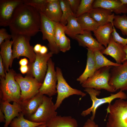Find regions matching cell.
Returning a JSON list of instances; mask_svg holds the SVG:
<instances>
[{
    "label": "cell",
    "instance_id": "obj_1",
    "mask_svg": "<svg viewBox=\"0 0 127 127\" xmlns=\"http://www.w3.org/2000/svg\"><path fill=\"white\" fill-rule=\"evenodd\" d=\"M40 12L23 3L16 8L8 26L11 34L31 37L40 31Z\"/></svg>",
    "mask_w": 127,
    "mask_h": 127
},
{
    "label": "cell",
    "instance_id": "obj_2",
    "mask_svg": "<svg viewBox=\"0 0 127 127\" xmlns=\"http://www.w3.org/2000/svg\"><path fill=\"white\" fill-rule=\"evenodd\" d=\"M5 78L0 77V101H7L9 102L20 103L21 101V90L15 79L16 73L13 69L5 71Z\"/></svg>",
    "mask_w": 127,
    "mask_h": 127
},
{
    "label": "cell",
    "instance_id": "obj_3",
    "mask_svg": "<svg viewBox=\"0 0 127 127\" xmlns=\"http://www.w3.org/2000/svg\"><path fill=\"white\" fill-rule=\"evenodd\" d=\"M107 121L105 127H127V101L119 99L106 109Z\"/></svg>",
    "mask_w": 127,
    "mask_h": 127
},
{
    "label": "cell",
    "instance_id": "obj_4",
    "mask_svg": "<svg viewBox=\"0 0 127 127\" xmlns=\"http://www.w3.org/2000/svg\"><path fill=\"white\" fill-rule=\"evenodd\" d=\"M84 91L89 95L92 102V104L90 107L82 111L81 115L85 117L90 114L92 112V115L90 119L93 120H94L95 118L97 109L101 105L107 103L110 104L112 101L116 99L124 100L127 99L126 94L121 90L116 94H111L109 96L101 98H98L97 97L99 95L101 92L100 90L92 88H86Z\"/></svg>",
    "mask_w": 127,
    "mask_h": 127
},
{
    "label": "cell",
    "instance_id": "obj_5",
    "mask_svg": "<svg viewBox=\"0 0 127 127\" xmlns=\"http://www.w3.org/2000/svg\"><path fill=\"white\" fill-rule=\"evenodd\" d=\"M13 41L12 53L14 59H19L24 56L28 58L29 63H32L35 60L36 54L33 47L30 44L31 37L27 36L11 34Z\"/></svg>",
    "mask_w": 127,
    "mask_h": 127
},
{
    "label": "cell",
    "instance_id": "obj_6",
    "mask_svg": "<svg viewBox=\"0 0 127 127\" xmlns=\"http://www.w3.org/2000/svg\"><path fill=\"white\" fill-rule=\"evenodd\" d=\"M112 67H105L96 70L92 76L81 84L82 87L99 90L103 89L111 92H115L109 84L110 70Z\"/></svg>",
    "mask_w": 127,
    "mask_h": 127
},
{
    "label": "cell",
    "instance_id": "obj_7",
    "mask_svg": "<svg viewBox=\"0 0 127 127\" xmlns=\"http://www.w3.org/2000/svg\"><path fill=\"white\" fill-rule=\"evenodd\" d=\"M15 79L20 88L21 102L29 99L39 93L42 84L34 77L27 75L24 77L20 74L16 73Z\"/></svg>",
    "mask_w": 127,
    "mask_h": 127
},
{
    "label": "cell",
    "instance_id": "obj_8",
    "mask_svg": "<svg viewBox=\"0 0 127 127\" xmlns=\"http://www.w3.org/2000/svg\"><path fill=\"white\" fill-rule=\"evenodd\" d=\"M56 71L57 78L56 90L57 95L54 105L56 110L60 107L65 99L70 96L75 95L84 97L86 95V93L81 90L73 88L69 85L64 78L60 68L56 67Z\"/></svg>",
    "mask_w": 127,
    "mask_h": 127
},
{
    "label": "cell",
    "instance_id": "obj_9",
    "mask_svg": "<svg viewBox=\"0 0 127 127\" xmlns=\"http://www.w3.org/2000/svg\"><path fill=\"white\" fill-rule=\"evenodd\" d=\"M35 53L36 57L34 62L28 64L29 69L27 75L32 76L42 83L47 72L48 61L53 54L51 51L45 54Z\"/></svg>",
    "mask_w": 127,
    "mask_h": 127
},
{
    "label": "cell",
    "instance_id": "obj_10",
    "mask_svg": "<svg viewBox=\"0 0 127 127\" xmlns=\"http://www.w3.org/2000/svg\"><path fill=\"white\" fill-rule=\"evenodd\" d=\"M52 99V97L44 95L42 103L28 119L35 122L46 123L57 115V113Z\"/></svg>",
    "mask_w": 127,
    "mask_h": 127
},
{
    "label": "cell",
    "instance_id": "obj_11",
    "mask_svg": "<svg viewBox=\"0 0 127 127\" xmlns=\"http://www.w3.org/2000/svg\"><path fill=\"white\" fill-rule=\"evenodd\" d=\"M109 84L115 91L119 89L127 91V60L119 66L112 67Z\"/></svg>",
    "mask_w": 127,
    "mask_h": 127
},
{
    "label": "cell",
    "instance_id": "obj_12",
    "mask_svg": "<svg viewBox=\"0 0 127 127\" xmlns=\"http://www.w3.org/2000/svg\"><path fill=\"white\" fill-rule=\"evenodd\" d=\"M41 16L40 31L42 34V39L47 40L48 46L53 54H57L60 51L55 42L54 35L55 22L48 18L43 12H40Z\"/></svg>",
    "mask_w": 127,
    "mask_h": 127
},
{
    "label": "cell",
    "instance_id": "obj_13",
    "mask_svg": "<svg viewBox=\"0 0 127 127\" xmlns=\"http://www.w3.org/2000/svg\"><path fill=\"white\" fill-rule=\"evenodd\" d=\"M57 81L55 64L50 58L48 61L47 72L39 92L43 95H46L50 97L55 95L57 93Z\"/></svg>",
    "mask_w": 127,
    "mask_h": 127
},
{
    "label": "cell",
    "instance_id": "obj_14",
    "mask_svg": "<svg viewBox=\"0 0 127 127\" xmlns=\"http://www.w3.org/2000/svg\"><path fill=\"white\" fill-rule=\"evenodd\" d=\"M22 0H0V26H8L17 7Z\"/></svg>",
    "mask_w": 127,
    "mask_h": 127
},
{
    "label": "cell",
    "instance_id": "obj_15",
    "mask_svg": "<svg viewBox=\"0 0 127 127\" xmlns=\"http://www.w3.org/2000/svg\"><path fill=\"white\" fill-rule=\"evenodd\" d=\"M97 7L107 10L117 15L127 13V4H123L120 0H94L92 8Z\"/></svg>",
    "mask_w": 127,
    "mask_h": 127
},
{
    "label": "cell",
    "instance_id": "obj_16",
    "mask_svg": "<svg viewBox=\"0 0 127 127\" xmlns=\"http://www.w3.org/2000/svg\"><path fill=\"white\" fill-rule=\"evenodd\" d=\"M0 110L5 116L4 127H8L13 119L18 116L21 112L20 103L13 102L12 104L7 101H0Z\"/></svg>",
    "mask_w": 127,
    "mask_h": 127
},
{
    "label": "cell",
    "instance_id": "obj_17",
    "mask_svg": "<svg viewBox=\"0 0 127 127\" xmlns=\"http://www.w3.org/2000/svg\"><path fill=\"white\" fill-rule=\"evenodd\" d=\"M74 39L77 41L79 46L87 47L94 52L97 50L102 51L105 48L93 37L90 31H84L83 34L76 35Z\"/></svg>",
    "mask_w": 127,
    "mask_h": 127
},
{
    "label": "cell",
    "instance_id": "obj_18",
    "mask_svg": "<svg viewBox=\"0 0 127 127\" xmlns=\"http://www.w3.org/2000/svg\"><path fill=\"white\" fill-rule=\"evenodd\" d=\"M123 47L121 44L114 41L111 35L107 47L101 52L103 54L111 56L117 63L121 64L126 56Z\"/></svg>",
    "mask_w": 127,
    "mask_h": 127
},
{
    "label": "cell",
    "instance_id": "obj_19",
    "mask_svg": "<svg viewBox=\"0 0 127 127\" xmlns=\"http://www.w3.org/2000/svg\"><path fill=\"white\" fill-rule=\"evenodd\" d=\"M44 95L39 92L32 97L20 102L21 112L28 119L36 112L41 104Z\"/></svg>",
    "mask_w": 127,
    "mask_h": 127
},
{
    "label": "cell",
    "instance_id": "obj_20",
    "mask_svg": "<svg viewBox=\"0 0 127 127\" xmlns=\"http://www.w3.org/2000/svg\"><path fill=\"white\" fill-rule=\"evenodd\" d=\"M47 2L43 12L50 20L60 22L62 13L58 0H47Z\"/></svg>",
    "mask_w": 127,
    "mask_h": 127
},
{
    "label": "cell",
    "instance_id": "obj_21",
    "mask_svg": "<svg viewBox=\"0 0 127 127\" xmlns=\"http://www.w3.org/2000/svg\"><path fill=\"white\" fill-rule=\"evenodd\" d=\"M89 13L90 16L100 26L109 23L113 24L115 15L110 11L97 7L93 8Z\"/></svg>",
    "mask_w": 127,
    "mask_h": 127
},
{
    "label": "cell",
    "instance_id": "obj_22",
    "mask_svg": "<svg viewBox=\"0 0 127 127\" xmlns=\"http://www.w3.org/2000/svg\"><path fill=\"white\" fill-rule=\"evenodd\" d=\"M113 26V24L109 23L100 26L93 32L97 40L105 48L108 46L111 33L114 31Z\"/></svg>",
    "mask_w": 127,
    "mask_h": 127
},
{
    "label": "cell",
    "instance_id": "obj_23",
    "mask_svg": "<svg viewBox=\"0 0 127 127\" xmlns=\"http://www.w3.org/2000/svg\"><path fill=\"white\" fill-rule=\"evenodd\" d=\"M13 43L12 40H10L8 39L5 40L0 45V56L2 59L5 70L7 72L9 70V67H11L14 59L12 49Z\"/></svg>",
    "mask_w": 127,
    "mask_h": 127
},
{
    "label": "cell",
    "instance_id": "obj_24",
    "mask_svg": "<svg viewBox=\"0 0 127 127\" xmlns=\"http://www.w3.org/2000/svg\"><path fill=\"white\" fill-rule=\"evenodd\" d=\"M87 59L85 68L83 73L76 79L81 84L93 75L96 70L95 67L94 51L87 48Z\"/></svg>",
    "mask_w": 127,
    "mask_h": 127
},
{
    "label": "cell",
    "instance_id": "obj_25",
    "mask_svg": "<svg viewBox=\"0 0 127 127\" xmlns=\"http://www.w3.org/2000/svg\"><path fill=\"white\" fill-rule=\"evenodd\" d=\"M46 127H78L76 120L71 116L56 115L46 123Z\"/></svg>",
    "mask_w": 127,
    "mask_h": 127
},
{
    "label": "cell",
    "instance_id": "obj_26",
    "mask_svg": "<svg viewBox=\"0 0 127 127\" xmlns=\"http://www.w3.org/2000/svg\"><path fill=\"white\" fill-rule=\"evenodd\" d=\"M67 21L64 32L65 34L74 39L76 35L83 33L84 31L82 29L77 18L75 16H70L67 18Z\"/></svg>",
    "mask_w": 127,
    "mask_h": 127
},
{
    "label": "cell",
    "instance_id": "obj_27",
    "mask_svg": "<svg viewBox=\"0 0 127 127\" xmlns=\"http://www.w3.org/2000/svg\"><path fill=\"white\" fill-rule=\"evenodd\" d=\"M77 20L83 31L94 32L99 25L90 16L89 13L77 17Z\"/></svg>",
    "mask_w": 127,
    "mask_h": 127
},
{
    "label": "cell",
    "instance_id": "obj_28",
    "mask_svg": "<svg viewBox=\"0 0 127 127\" xmlns=\"http://www.w3.org/2000/svg\"><path fill=\"white\" fill-rule=\"evenodd\" d=\"M95 67L96 70L107 66H116L121 64L114 63L104 56L101 51L97 50L94 52Z\"/></svg>",
    "mask_w": 127,
    "mask_h": 127
},
{
    "label": "cell",
    "instance_id": "obj_29",
    "mask_svg": "<svg viewBox=\"0 0 127 127\" xmlns=\"http://www.w3.org/2000/svg\"><path fill=\"white\" fill-rule=\"evenodd\" d=\"M21 113L19 115L15 118L10 123V127H35L45 123H37L31 121L24 118Z\"/></svg>",
    "mask_w": 127,
    "mask_h": 127
},
{
    "label": "cell",
    "instance_id": "obj_30",
    "mask_svg": "<svg viewBox=\"0 0 127 127\" xmlns=\"http://www.w3.org/2000/svg\"><path fill=\"white\" fill-rule=\"evenodd\" d=\"M113 24L114 26L120 30L123 35L127 36V16L126 14L122 16H115Z\"/></svg>",
    "mask_w": 127,
    "mask_h": 127
},
{
    "label": "cell",
    "instance_id": "obj_31",
    "mask_svg": "<svg viewBox=\"0 0 127 127\" xmlns=\"http://www.w3.org/2000/svg\"><path fill=\"white\" fill-rule=\"evenodd\" d=\"M62 15L60 23L64 25L67 23V19L70 15L75 16L70 8L69 4L67 0H59Z\"/></svg>",
    "mask_w": 127,
    "mask_h": 127
},
{
    "label": "cell",
    "instance_id": "obj_32",
    "mask_svg": "<svg viewBox=\"0 0 127 127\" xmlns=\"http://www.w3.org/2000/svg\"><path fill=\"white\" fill-rule=\"evenodd\" d=\"M94 0H81L75 17L77 18L82 15L89 13L93 8Z\"/></svg>",
    "mask_w": 127,
    "mask_h": 127
},
{
    "label": "cell",
    "instance_id": "obj_33",
    "mask_svg": "<svg viewBox=\"0 0 127 127\" xmlns=\"http://www.w3.org/2000/svg\"><path fill=\"white\" fill-rule=\"evenodd\" d=\"M24 4L33 8L39 12H43L47 0H23Z\"/></svg>",
    "mask_w": 127,
    "mask_h": 127
},
{
    "label": "cell",
    "instance_id": "obj_34",
    "mask_svg": "<svg viewBox=\"0 0 127 127\" xmlns=\"http://www.w3.org/2000/svg\"><path fill=\"white\" fill-rule=\"evenodd\" d=\"M58 47L60 51L63 52L69 50L71 48L70 40L66 36L64 32L60 36Z\"/></svg>",
    "mask_w": 127,
    "mask_h": 127
},
{
    "label": "cell",
    "instance_id": "obj_35",
    "mask_svg": "<svg viewBox=\"0 0 127 127\" xmlns=\"http://www.w3.org/2000/svg\"><path fill=\"white\" fill-rule=\"evenodd\" d=\"M66 25L60 22H55L54 29V38L55 42L58 47L59 40L62 33L65 32Z\"/></svg>",
    "mask_w": 127,
    "mask_h": 127
},
{
    "label": "cell",
    "instance_id": "obj_36",
    "mask_svg": "<svg viewBox=\"0 0 127 127\" xmlns=\"http://www.w3.org/2000/svg\"><path fill=\"white\" fill-rule=\"evenodd\" d=\"M113 32L111 35L114 41L118 43L123 46L127 44V38H124L121 37L117 32L114 26H113Z\"/></svg>",
    "mask_w": 127,
    "mask_h": 127
},
{
    "label": "cell",
    "instance_id": "obj_37",
    "mask_svg": "<svg viewBox=\"0 0 127 127\" xmlns=\"http://www.w3.org/2000/svg\"><path fill=\"white\" fill-rule=\"evenodd\" d=\"M67 0L69 4L70 8L72 12L75 16L80 3L81 0Z\"/></svg>",
    "mask_w": 127,
    "mask_h": 127
},
{
    "label": "cell",
    "instance_id": "obj_38",
    "mask_svg": "<svg viewBox=\"0 0 127 127\" xmlns=\"http://www.w3.org/2000/svg\"><path fill=\"white\" fill-rule=\"evenodd\" d=\"M12 38L11 34H8L6 29L2 28L0 29V45L6 40H10Z\"/></svg>",
    "mask_w": 127,
    "mask_h": 127
},
{
    "label": "cell",
    "instance_id": "obj_39",
    "mask_svg": "<svg viewBox=\"0 0 127 127\" xmlns=\"http://www.w3.org/2000/svg\"><path fill=\"white\" fill-rule=\"evenodd\" d=\"M83 127H99L98 125L96 124L94 120L90 119H88L84 123Z\"/></svg>",
    "mask_w": 127,
    "mask_h": 127
},
{
    "label": "cell",
    "instance_id": "obj_40",
    "mask_svg": "<svg viewBox=\"0 0 127 127\" xmlns=\"http://www.w3.org/2000/svg\"><path fill=\"white\" fill-rule=\"evenodd\" d=\"M5 68L3 63L2 59L0 56V77L5 78Z\"/></svg>",
    "mask_w": 127,
    "mask_h": 127
},
{
    "label": "cell",
    "instance_id": "obj_41",
    "mask_svg": "<svg viewBox=\"0 0 127 127\" xmlns=\"http://www.w3.org/2000/svg\"><path fill=\"white\" fill-rule=\"evenodd\" d=\"M20 70L22 73L24 74L27 73L29 70V67L28 65L20 66Z\"/></svg>",
    "mask_w": 127,
    "mask_h": 127
},
{
    "label": "cell",
    "instance_id": "obj_42",
    "mask_svg": "<svg viewBox=\"0 0 127 127\" xmlns=\"http://www.w3.org/2000/svg\"><path fill=\"white\" fill-rule=\"evenodd\" d=\"M19 63L20 66L27 65L28 64V60L26 58L21 59L20 60Z\"/></svg>",
    "mask_w": 127,
    "mask_h": 127
},
{
    "label": "cell",
    "instance_id": "obj_43",
    "mask_svg": "<svg viewBox=\"0 0 127 127\" xmlns=\"http://www.w3.org/2000/svg\"><path fill=\"white\" fill-rule=\"evenodd\" d=\"M42 46L39 44H37L34 46L33 50L35 53H40Z\"/></svg>",
    "mask_w": 127,
    "mask_h": 127
},
{
    "label": "cell",
    "instance_id": "obj_44",
    "mask_svg": "<svg viewBox=\"0 0 127 127\" xmlns=\"http://www.w3.org/2000/svg\"><path fill=\"white\" fill-rule=\"evenodd\" d=\"M48 49L44 46H42L40 53L42 54H45L47 53Z\"/></svg>",
    "mask_w": 127,
    "mask_h": 127
},
{
    "label": "cell",
    "instance_id": "obj_45",
    "mask_svg": "<svg viewBox=\"0 0 127 127\" xmlns=\"http://www.w3.org/2000/svg\"><path fill=\"white\" fill-rule=\"evenodd\" d=\"M5 115L3 112L0 110V122L5 123Z\"/></svg>",
    "mask_w": 127,
    "mask_h": 127
},
{
    "label": "cell",
    "instance_id": "obj_46",
    "mask_svg": "<svg viewBox=\"0 0 127 127\" xmlns=\"http://www.w3.org/2000/svg\"><path fill=\"white\" fill-rule=\"evenodd\" d=\"M123 50L126 54V57L123 60V62L124 61L127 60V44L123 46Z\"/></svg>",
    "mask_w": 127,
    "mask_h": 127
},
{
    "label": "cell",
    "instance_id": "obj_47",
    "mask_svg": "<svg viewBox=\"0 0 127 127\" xmlns=\"http://www.w3.org/2000/svg\"><path fill=\"white\" fill-rule=\"evenodd\" d=\"M35 127H46V123L39 125Z\"/></svg>",
    "mask_w": 127,
    "mask_h": 127
},
{
    "label": "cell",
    "instance_id": "obj_48",
    "mask_svg": "<svg viewBox=\"0 0 127 127\" xmlns=\"http://www.w3.org/2000/svg\"><path fill=\"white\" fill-rule=\"evenodd\" d=\"M120 0L123 4H127V0Z\"/></svg>",
    "mask_w": 127,
    "mask_h": 127
}]
</instances>
